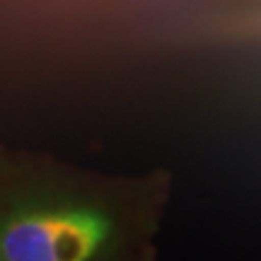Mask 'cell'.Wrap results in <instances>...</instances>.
<instances>
[{
  "instance_id": "obj_1",
  "label": "cell",
  "mask_w": 261,
  "mask_h": 261,
  "mask_svg": "<svg viewBox=\"0 0 261 261\" xmlns=\"http://www.w3.org/2000/svg\"><path fill=\"white\" fill-rule=\"evenodd\" d=\"M116 242L102 205L32 198L0 208V261H99Z\"/></svg>"
}]
</instances>
